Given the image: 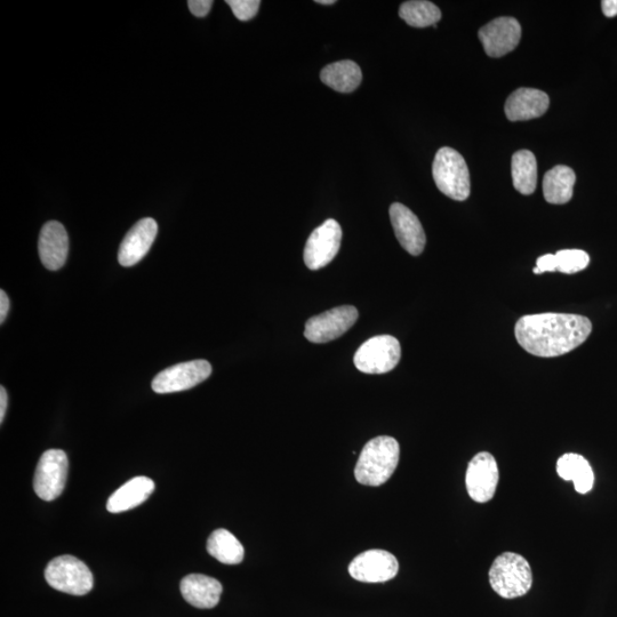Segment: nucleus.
<instances>
[{
	"label": "nucleus",
	"mask_w": 617,
	"mask_h": 617,
	"mask_svg": "<svg viewBox=\"0 0 617 617\" xmlns=\"http://www.w3.org/2000/svg\"><path fill=\"white\" fill-rule=\"evenodd\" d=\"M522 38L520 23L509 16H503L486 24L479 30V39L491 58H501L515 50Z\"/></svg>",
	"instance_id": "nucleus-13"
},
{
	"label": "nucleus",
	"mask_w": 617,
	"mask_h": 617,
	"mask_svg": "<svg viewBox=\"0 0 617 617\" xmlns=\"http://www.w3.org/2000/svg\"><path fill=\"white\" fill-rule=\"evenodd\" d=\"M239 21H250L258 14L261 2L259 0H227Z\"/></svg>",
	"instance_id": "nucleus-27"
},
{
	"label": "nucleus",
	"mask_w": 617,
	"mask_h": 617,
	"mask_svg": "<svg viewBox=\"0 0 617 617\" xmlns=\"http://www.w3.org/2000/svg\"><path fill=\"white\" fill-rule=\"evenodd\" d=\"M207 551L213 558L226 565H238L243 562L245 556L243 544L224 528L214 531L208 538Z\"/></svg>",
	"instance_id": "nucleus-23"
},
{
	"label": "nucleus",
	"mask_w": 617,
	"mask_h": 617,
	"mask_svg": "<svg viewBox=\"0 0 617 617\" xmlns=\"http://www.w3.org/2000/svg\"><path fill=\"white\" fill-rule=\"evenodd\" d=\"M602 7L607 18H614L617 15V0H604Z\"/></svg>",
	"instance_id": "nucleus-31"
},
{
	"label": "nucleus",
	"mask_w": 617,
	"mask_h": 617,
	"mask_svg": "<svg viewBox=\"0 0 617 617\" xmlns=\"http://www.w3.org/2000/svg\"><path fill=\"white\" fill-rule=\"evenodd\" d=\"M500 472L498 463L491 453L482 452L469 463L466 475L467 491L477 503L490 502L498 488Z\"/></svg>",
	"instance_id": "nucleus-11"
},
{
	"label": "nucleus",
	"mask_w": 617,
	"mask_h": 617,
	"mask_svg": "<svg viewBox=\"0 0 617 617\" xmlns=\"http://www.w3.org/2000/svg\"><path fill=\"white\" fill-rule=\"evenodd\" d=\"M592 324L587 317L570 314H539L520 318L515 334L520 347L533 356H563L587 341Z\"/></svg>",
	"instance_id": "nucleus-1"
},
{
	"label": "nucleus",
	"mask_w": 617,
	"mask_h": 617,
	"mask_svg": "<svg viewBox=\"0 0 617 617\" xmlns=\"http://www.w3.org/2000/svg\"><path fill=\"white\" fill-rule=\"evenodd\" d=\"M211 374L212 366L206 360H192L166 368L156 375L151 387L157 394H173L198 386Z\"/></svg>",
	"instance_id": "nucleus-8"
},
{
	"label": "nucleus",
	"mask_w": 617,
	"mask_h": 617,
	"mask_svg": "<svg viewBox=\"0 0 617 617\" xmlns=\"http://www.w3.org/2000/svg\"><path fill=\"white\" fill-rule=\"evenodd\" d=\"M155 491L154 480L148 477H135L110 496L107 509L111 514H120L141 506Z\"/></svg>",
	"instance_id": "nucleus-19"
},
{
	"label": "nucleus",
	"mask_w": 617,
	"mask_h": 617,
	"mask_svg": "<svg viewBox=\"0 0 617 617\" xmlns=\"http://www.w3.org/2000/svg\"><path fill=\"white\" fill-rule=\"evenodd\" d=\"M512 181L520 194L532 195L538 184V163L532 151L519 150L512 157Z\"/></svg>",
	"instance_id": "nucleus-24"
},
{
	"label": "nucleus",
	"mask_w": 617,
	"mask_h": 617,
	"mask_svg": "<svg viewBox=\"0 0 617 617\" xmlns=\"http://www.w3.org/2000/svg\"><path fill=\"white\" fill-rule=\"evenodd\" d=\"M358 319V310L351 306H342L312 317L306 324L304 336L312 343H326L339 339L354 326Z\"/></svg>",
	"instance_id": "nucleus-10"
},
{
	"label": "nucleus",
	"mask_w": 617,
	"mask_h": 617,
	"mask_svg": "<svg viewBox=\"0 0 617 617\" xmlns=\"http://www.w3.org/2000/svg\"><path fill=\"white\" fill-rule=\"evenodd\" d=\"M436 186L443 194L458 202L468 199L471 191L470 173L466 160L452 148L437 152L432 165Z\"/></svg>",
	"instance_id": "nucleus-4"
},
{
	"label": "nucleus",
	"mask_w": 617,
	"mask_h": 617,
	"mask_svg": "<svg viewBox=\"0 0 617 617\" xmlns=\"http://www.w3.org/2000/svg\"><path fill=\"white\" fill-rule=\"evenodd\" d=\"M488 575L492 589L504 599L523 597L532 589L531 565L514 552H504L496 558Z\"/></svg>",
	"instance_id": "nucleus-3"
},
{
	"label": "nucleus",
	"mask_w": 617,
	"mask_h": 617,
	"mask_svg": "<svg viewBox=\"0 0 617 617\" xmlns=\"http://www.w3.org/2000/svg\"><path fill=\"white\" fill-rule=\"evenodd\" d=\"M400 447L395 438L376 437L360 454L355 476L359 484L378 487L386 484L397 469Z\"/></svg>",
	"instance_id": "nucleus-2"
},
{
	"label": "nucleus",
	"mask_w": 617,
	"mask_h": 617,
	"mask_svg": "<svg viewBox=\"0 0 617 617\" xmlns=\"http://www.w3.org/2000/svg\"><path fill=\"white\" fill-rule=\"evenodd\" d=\"M576 175L572 168L559 165L550 170L543 179V194L547 202L563 205L573 197Z\"/></svg>",
	"instance_id": "nucleus-22"
},
{
	"label": "nucleus",
	"mask_w": 617,
	"mask_h": 617,
	"mask_svg": "<svg viewBox=\"0 0 617 617\" xmlns=\"http://www.w3.org/2000/svg\"><path fill=\"white\" fill-rule=\"evenodd\" d=\"M558 271L563 274L572 275L580 272L589 266L590 258L588 253L581 250H563L556 254Z\"/></svg>",
	"instance_id": "nucleus-26"
},
{
	"label": "nucleus",
	"mask_w": 617,
	"mask_h": 617,
	"mask_svg": "<svg viewBox=\"0 0 617 617\" xmlns=\"http://www.w3.org/2000/svg\"><path fill=\"white\" fill-rule=\"evenodd\" d=\"M342 229L338 221H325L310 235L304 248V263L310 270H319L330 264L341 247Z\"/></svg>",
	"instance_id": "nucleus-9"
},
{
	"label": "nucleus",
	"mask_w": 617,
	"mask_h": 617,
	"mask_svg": "<svg viewBox=\"0 0 617 617\" xmlns=\"http://www.w3.org/2000/svg\"><path fill=\"white\" fill-rule=\"evenodd\" d=\"M322 82L340 93H351L362 84V69L354 61L344 60L328 64L320 72Z\"/></svg>",
	"instance_id": "nucleus-21"
},
{
	"label": "nucleus",
	"mask_w": 617,
	"mask_h": 617,
	"mask_svg": "<svg viewBox=\"0 0 617 617\" xmlns=\"http://www.w3.org/2000/svg\"><path fill=\"white\" fill-rule=\"evenodd\" d=\"M68 456L61 450L46 451L39 459L34 488L40 499L51 502L59 498L67 484Z\"/></svg>",
	"instance_id": "nucleus-7"
},
{
	"label": "nucleus",
	"mask_w": 617,
	"mask_h": 617,
	"mask_svg": "<svg viewBox=\"0 0 617 617\" xmlns=\"http://www.w3.org/2000/svg\"><path fill=\"white\" fill-rule=\"evenodd\" d=\"M390 219L399 244L408 253L420 255L426 247L427 237L418 216L405 205L395 203L390 207Z\"/></svg>",
	"instance_id": "nucleus-14"
},
{
	"label": "nucleus",
	"mask_w": 617,
	"mask_h": 617,
	"mask_svg": "<svg viewBox=\"0 0 617 617\" xmlns=\"http://www.w3.org/2000/svg\"><path fill=\"white\" fill-rule=\"evenodd\" d=\"M45 579L53 589L72 596H85L94 586L90 568L70 555L54 558L46 567Z\"/></svg>",
	"instance_id": "nucleus-5"
},
{
	"label": "nucleus",
	"mask_w": 617,
	"mask_h": 617,
	"mask_svg": "<svg viewBox=\"0 0 617 617\" xmlns=\"http://www.w3.org/2000/svg\"><path fill=\"white\" fill-rule=\"evenodd\" d=\"M38 250L46 269L56 271L66 264L69 253L67 230L60 222H47L40 231Z\"/></svg>",
	"instance_id": "nucleus-16"
},
{
	"label": "nucleus",
	"mask_w": 617,
	"mask_h": 617,
	"mask_svg": "<svg viewBox=\"0 0 617 617\" xmlns=\"http://www.w3.org/2000/svg\"><path fill=\"white\" fill-rule=\"evenodd\" d=\"M557 474L566 482H573L576 492L580 494L589 493L595 484L594 470L580 454H564L557 462Z\"/></svg>",
	"instance_id": "nucleus-20"
},
{
	"label": "nucleus",
	"mask_w": 617,
	"mask_h": 617,
	"mask_svg": "<svg viewBox=\"0 0 617 617\" xmlns=\"http://www.w3.org/2000/svg\"><path fill=\"white\" fill-rule=\"evenodd\" d=\"M181 594L190 605L200 610L218 606L222 595V584L210 576L190 574L181 581Z\"/></svg>",
	"instance_id": "nucleus-18"
},
{
	"label": "nucleus",
	"mask_w": 617,
	"mask_h": 617,
	"mask_svg": "<svg viewBox=\"0 0 617 617\" xmlns=\"http://www.w3.org/2000/svg\"><path fill=\"white\" fill-rule=\"evenodd\" d=\"M8 310H10V300H8L5 291L2 290L0 291V323L5 322Z\"/></svg>",
	"instance_id": "nucleus-30"
},
{
	"label": "nucleus",
	"mask_w": 617,
	"mask_h": 617,
	"mask_svg": "<svg viewBox=\"0 0 617 617\" xmlns=\"http://www.w3.org/2000/svg\"><path fill=\"white\" fill-rule=\"evenodd\" d=\"M402 347L391 335H379L366 341L357 350L354 363L365 374H386L398 365Z\"/></svg>",
	"instance_id": "nucleus-6"
},
{
	"label": "nucleus",
	"mask_w": 617,
	"mask_h": 617,
	"mask_svg": "<svg viewBox=\"0 0 617 617\" xmlns=\"http://www.w3.org/2000/svg\"><path fill=\"white\" fill-rule=\"evenodd\" d=\"M399 16L408 26L415 28L434 27L442 19V12L434 3L426 0H412L399 8Z\"/></svg>",
	"instance_id": "nucleus-25"
},
{
	"label": "nucleus",
	"mask_w": 617,
	"mask_h": 617,
	"mask_svg": "<svg viewBox=\"0 0 617 617\" xmlns=\"http://www.w3.org/2000/svg\"><path fill=\"white\" fill-rule=\"evenodd\" d=\"M549 104L547 93L534 88H519L509 96L504 110L511 122H525L546 114Z\"/></svg>",
	"instance_id": "nucleus-17"
},
{
	"label": "nucleus",
	"mask_w": 617,
	"mask_h": 617,
	"mask_svg": "<svg viewBox=\"0 0 617 617\" xmlns=\"http://www.w3.org/2000/svg\"><path fill=\"white\" fill-rule=\"evenodd\" d=\"M316 3L320 5H334L336 2L335 0H317Z\"/></svg>",
	"instance_id": "nucleus-33"
},
{
	"label": "nucleus",
	"mask_w": 617,
	"mask_h": 617,
	"mask_svg": "<svg viewBox=\"0 0 617 617\" xmlns=\"http://www.w3.org/2000/svg\"><path fill=\"white\" fill-rule=\"evenodd\" d=\"M212 5V0H189L188 2L190 12L197 18H205L210 13Z\"/></svg>",
	"instance_id": "nucleus-29"
},
{
	"label": "nucleus",
	"mask_w": 617,
	"mask_h": 617,
	"mask_svg": "<svg viewBox=\"0 0 617 617\" xmlns=\"http://www.w3.org/2000/svg\"><path fill=\"white\" fill-rule=\"evenodd\" d=\"M399 571L397 558L384 550H368L349 565L352 579L364 583H383L396 578Z\"/></svg>",
	"instance_id": "nucleus-12"
},
{
	"label": "nucleus",
	"mask_w": 617,
	"mask_h": 617,
	"mask_svg": "<svg viewBox=\"0 0 617 617\" xmlns=\"http://www.w3.org/2000/svg\"><path fill=\"white\" fill-rule=\"evenodd\" d=\"M558 269L556 254H546L536 261L535 275L543 274V272H554Z\"/></svg>",
	"instance_id": "nucleus-28"
},
{
	"label": "nucleus",
	"mask_w": 617,
	"mask_h": 617,
	"mask_svg": "<svg viewBox=\"0 0 617 617\" xmlns=\"http://www.w3.org/2000/svg\"><path fill=\"white\" fill-rule=\"evenodd\" d=\"M158 224L154 219L146 218L134 224L127 232L120 245L118 261L123 267H133L150 251L157 237Z\"/></svg>",
	"instance_id": "nucleus-15"
},
{
	"label": "nucleus",
	"mask_w": 617,
	"mask_h": 617,
	"mask_svg": "<svg viewBox=\"0 0 617 617\" xmlns=\"http://www.w3.org/2000/svg\"><path fill=\"white\" fill-rule=\"evenodd\" d=\"M7 392L4 387L0 388V422H4L7 410Z\"/></svg>",
	"instance_id": "nucleus-32"
}]
</instances>
